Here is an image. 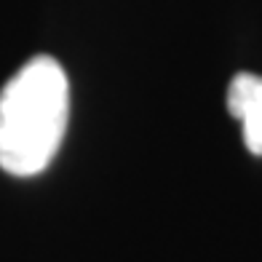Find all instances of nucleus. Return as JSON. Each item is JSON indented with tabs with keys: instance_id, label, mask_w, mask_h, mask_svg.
Wrapping results in <instances>:
<instances>
[{
	"instance_id": "f257e3e1",
	"label": "nucleus",
	"mask_w": 262,
	"mask_h": 262,
	"mask_svg": "<svg viewBox=\"0 0 262 262\" xmlns=\"http://www.w3.org/2000/svg\"><path fill=\"white\" fill-rule=\"evenodd\" d=\"M70 121V80L51 56H35L0 89V169L35 177L49 169Z\"/></svg>"
},
{
	"instance_id": "f03ea898",
	"label": "nucleus",
	"mask_w": 262,
	"mask_h": 262,
	"mask_svg": "<svg viewBox=\"0 0 262 262\" xmlns=\"http://www.w3.org/2000/svg\"><path fill=\"white\" fill-rule=\"evenodd\" d=\"M228 110L244 126V142L249 152L262 156V78L238 73L228 89Z\"/></svg>"
}]
</instances>
